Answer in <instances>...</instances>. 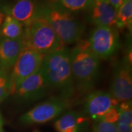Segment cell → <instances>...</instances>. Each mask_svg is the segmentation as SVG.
Instances as JSON below:
<instances>
[{"label": "cell", "instance_id": "3", "mask_svg": "<svg viewBox=\"0 0 132 132\" xmlns=\"http://www.w3.org/2000/svg\"><path fill=\"white\" fill-rule=\"evenodd\" d=\"M73 78L79 89L87 91L93 86L100 70V59L90 50L87 40H81L70 51Z\"/></svg>", "mask_w": 132, "mask_h": 132}, {"label": "cell", "instance_id": "24", "mask_svg": "<svg viewBox=\"0 0 132 132\" xmlns=\"http://www.w3.org/2000/svg\"><path fill=\"white\" fill-rule=\"evenodd\" d=\"M0 132H4L3 129V122H0Z\"/></svg>", "mask_w": 132, "mask_h": 132}, {"label": "cell", "instance_id": "25", "mask_svg": "<svg viewBox=\"0 0 132 132\" xmlns=\"http://www.w3.org/2000/svg\"><path fill=\"white\" fill-rule=\"evenodd\" d=\"M107 1V0H93L94 2H100V1Z\"/></svg>", "mask_w": 132, "mask_h": 132}, {"label": "cell", "instance_id": "12", "mask_svg": "<svg viewBox=\"0 0 132 132\" xmlns=\"http://www.w3.org/2000/svg\"><path fill=\"white\" fill-rule=\"evenodd\" d=\"M24 47L22 37L0 40V69L9 70L15 63Z\"/></svg>", "mask_w": 132, "mask_h": 132}, {"label": "cell", "instance_id": "2", "mask_svg": "<svg viewBox=\"0 0 132 132\" xmlns=\"http://www.w3.org/2000/svg\"><path fill=\"white\" fill-rule=\"evenodd\" d=\"M37 15L48 23L64 45L78 42L85 32V25L71 12L50 1L38 8Z\"/></svg>", "mask_w": 132, "mask_h": 132}, {"label": "cell", "instance_id": "5", "mask_svg": "<svg viewBox=\"0 0 132 132\" xmlns=\"http://www.w3.org/2000/svg\"><path fill=\"white\" fill-rule=\"evenodd\" d=\"M45 56L34 50L24 47L12 67L10 74L11 94L14 95L20 84L40 69Z\"/></svg>", "mask_w": 132, "mask_h": 132}, {"label": "cell", "instance_id": "21", "mask_svg": "<svg viewBox=\"0 0 132 132\" xmlns=\"http://www.w3.org/2000/svg\"><path fill=\"white\" fill-rule=\"evenodd\" d=\"M119 132H132V125L116 122Z\"/></svg>", "mask_w": 132, "mask_h": 132}, {"label": "cell", "instance_id": "10", "mask_svg": "<svg viewBox=\"0 0 132 132\" xmlns=\"http://www.w3.org/2000/svg\"><path fill=\"white\" fill-rule=\"evenodd\" d=\"M119 103L120 102L109 92L97 90L92 92L87 97L84 109L86 114L97 120Z\"/></svg>", "mask_w": 132, "mask_h": 132}, {"label": "cell", "instance_id": "19", "mask_svg": "<svg viewBox=\"0 0 132 132\" xmlns=\"http://www.w3.org/2000/svg\"><path fill=\"white\" fill-rule=\"evenodd\" d=\"M93 132H119L116 123L97 120L93 125Z\"/></svg>", "mask_w": 132, "mask_h": 132}, {"label": "cell", "instance_id": "27", "mask_svg": "<svg viewBox=\"0 0 132 132\" xmlns=\"http://www.w3.org/2000/svg\"><path fill=\"white\" fill-rule=\"evenodd\" d=\"M36 132H37V131H36Z\"/></svg>", "mask_w": 132, "mask_h": 132}, {"label": "cell", "instance_id": "7", "mask_svg": "<svg viewBox=\"0 0 132 132\" xmlns=\"http://www.w3.org/2000/svg\"><path fill=\"white\" fill-rule=\"evenodd\" d=\"M67 105V99L62 97H52L39 103L23 115L20 121L24 124L47 122L63 113Z\"/></svg>", "mask_w": 132, "mask_h": 132}, {"label": "cell", "instance_id": "16", "mask_svg": "<svg viewBox=\"0 0 132 132\" xmlns=\"http://www.w3.org/2000/svg\"><path fill=\"white\" fill-rule=\"evenodd\" d=\"M132 22V0H125L117 11L116 25L119 29L131 28Z\"/></svg>", "mask_w": 132, "mask_h": 132}, {"label": "cell", "instance_id": "18", "mask_svg": "<svg viewBox=\"0 0 132 132\" xmlns=\"http://www.w3.org/2000/svg\"><path fill=\"white\" fill-rule=\"evenodd\" d=\"M11 94L10 74L7 70L0 69V103Z\"/></svg>", "mask_w": 132, "mask_h": 132}, {"label": "cell", "instance_id": "15", "mask_svg": "<svg viewBox=\"0 0 132 132\" xmlns=\"http://www.w3.org/2000/svg\"><path fill=\"white\" fill-rule=\"evenodd\" d=\"M0 34L6 39H17L21 38L23 34L22 24L9 15H6L1 26Z\"/></svg>", "mask_w": 132, "mask_h": 132}, {"label": "cell", "instance_id": "26", "mask_svg": "<svg viewBox=\"0 0 132 132\" xmlns=\"http://www.w3.org/2000/svg\"><path fill=\"white\" fill-rule=\"evenodd\" d=\"M3 120H2V118H1V116L0 114V122H2Z\"/></svg>", "mask_w": 132, "mask_h": 132}, {"label": "cell", "instance_id": "9", "mask_svg": "<svg viewBox=\"0 0 132 132\" xmlns=\"http://www.w3.org/2000/svg\"><path fill=\"white\" fill-rule=\"evenodd\" d=\"M110 94L119 102H130L132 97V78L130 64L123 62L116 69Z\"/></svg>", "mask_w": 132, "mask_h": 132}, {"label": "cell", "instance_id": "6", "mask_svg": "<svg viewBox=\"0 0 132 132\" xmlns=\"http://www.w3.org/2000/svg\"><path fill=\"white\" fill-rule=\"evenodd\" d=\"M87 41L92 52L102 59L113 56L119 45L118 32L113 28L106 26H96Z\"/></svg>", "mask_w": 132, "mask_h": 132}, {"label": "cell", "instance_id": "13", "mask_svg": "<svg viewBox=\"0 0 132 132\" xmlns=\"http://www.w3.org/2000/svg\"><path fill=\"white\" fill-rule=\"evenodd\" d=\"M4 11L6 15L25 26L37 16L38 8L32 0H19L11 7L4 6Z\"/></svg>", "mask_w": 132, "mask_h": 132}, {"label": "cell", "instance_id": "1", "mask_svg": "<svg viewBox=\"0 0 132 132\" xmlns=\"http://www.w3.org/2000/svg\"><path fill=\"white\" fill-rule=\"evenodd\" d=\"M40 69L49 87L60 92L67 99L73 92V78L71 67L70 52L62 48L44 56Z\"/></svg>", "mask_w": 132, "mask_h": 132}, {"label": "cell", "instance_id": "11", "mask_svg": "<svg viewBox=\"0 0 132 132\" xmlns=\"http://www.w3.org/2000/svg\"><path fill=\"white\" fill-rule=\"evenodd\" d=\"M89 10L90 20L94 25L113 28L116 25L117 10L107 1L94 2Z\"/></svg>", "mask_w": 132, "mask_h": 132}, {"label": "cell", "instance_id": "8", "mask_svg": "<svg viewBox=\"0 0 132 132\" xmlns=\"http://www.w3.org/2000/svg\"><path fill=\"white\" fill-rule=\"evenodd\" d=\"M48 87L44 74L39 69L20 84L14 95L23 101H34L44 97Z\"/></svg>", "mask_w": 132, "mask_h": 132}, {"label": "cell", "instance_id": "14", "mask_svg": "<svg viewBox=\"0 0 132 132\" xmlns=\"http://www.w3.org/2000/svg\"><path fill=\"white\" fill-rule=\"evenodd\" d=\"M85 120L82 117L73 111H69L57 119L54 127L57 132H78L81 122Z\"/></svg>", "mask_w": 132, "mask_h": 132}, {"label": "cell", "instance_id": "17", "mask_svg": "<svg viewBox=\"0 0 132 132\" xmlns=\"http://www.w3.org/2000/svg\"><path fill=\"white\" fill-rule=\"evenodd\" d=\"M70 12L89 10L94 4L93 0H50Z\"/></svg>", "mask_w": 132, "mask_h": 132}, {"label": "cell", "instance_id": "4", "mask_svg": "<svg viewBox=\"0 0 132 132\" xmlns=\"http://www.w3.org/2000/svg\"><path fill=\"white\" fill-rule=\"evenodd\" d=\"M24 26L22 36L24 47L44 56L64 48V44L48 23L39 15Z\"/></svg>", "mask_w": 132, "mask_h": 132}, {"label": "cell", "instance_id": "23", "mask_svg": "<svg viewBox=\"0 0 132 132\" xmlns=\"http://www.w3.org/2000/svg\"><path fill=\"white\" fill-rule=\"evenodd\" d=\"M6 15V14L4 11V6H3L1 1L0 0V31H1V26H2L3 23L4 21V18Z\"/></svg>", "mask_w": 132, "mask_h": 132}, {"label": "cell", "instance_id": "20", "mask_svg": "<svg viewBox=\"0 0 132 132\" xmlns=\"http://www.w3.org/2000/svg\"><path fill=\"white\" fill-rule=\"evenodd\" d=\"M119 110L118 106L113 108L110 111L107 112L105 115L103 116L99 120L107 122L110 123H116L119 117Z\"/></svg>", "mask_w": 132, "mask_h": 132}, {"label": "cell", "instance_id": "22", "mask_svg": "<svg viewBox=\"0 0 132 132\" xmlns=\"http://www.w3.org/2000/svg\"><path fill=\"white\" fill-rule=\"evenodd\" d=\"M124 1L125 0H107V1H108L113 7L116 10H117V11H118L119 8L120 7V6L123 4Z\"/></svg>", "mask_w": 132, "mask_h": 132}]
</instances>
